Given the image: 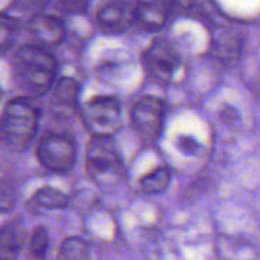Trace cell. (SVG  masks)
I'll list each match as a JSON object with an SVG mask.
<instances>
[{"instance_id":"obj_14","label":"cell","mask_w":260,"mask_h":260,"mask_svg":"<svg viewBox=\"0 0 260 260\" xmlns=\"http://www.w3.org/2000/svg\"><path fill=\"white\" fill-rule=\"evenodd\" d=\"M57 260H89V248L80 237H68L63 240Z\"/></svg>"},{"instance_id":"obj_12","label":"cell","mask_w":260,"mask_h":260,"mask_svg":"<svg viewBox=\"0 0 260 260\" xmlns=\"http://www.w3.org/2000/svg\"><path fill=\"white\" fill-rule=\"evenodd\" d=\"M29 204L40 210H57L68 205V198L54 187H43L32 196Z\"/></svg>"},{"instance_id":"obj_1","label":"cell","mask_w":260,"mask_h":260,"mask_svg":"<svg viewBox=\"0 0 260 260\" xmlns=\"http://www.w3.org/2000/svg\"><path fill=\"white\" fill-rule=\"evenodd\" d=\"M14 78L17 86L31 96L45 95L55 78L57 61L42 46L25 45L13 60Z\"/></svg>"},{"instance_id":"obj_3","label":"cell","mask_w":260,"mask_h":260,"mask_svg":"<svg viewBox=\"0 0 260 260\" xmlns=\"http://www.w3.org/2000/svg\"><path fill=\"white\" fill-rule=\"evenodd\" d=\"M86 166L90 176L101 184L115 182L124 173L121 155L113 138L109 135H93L87 147Z\"/></svg>"},{"instance_id":"obj_6","label":"cell","mask_w":260,"mask_h":260,"mask_svg":"<svg viewBox=\"0 0 260 260\" xmlns=\"http://www.w3.org/2000/svg\"><path fill=\"white\" fill-rule=\"evenodd\" d=\"M37 158L48 170L54 173H66L77 161V146L68 135L51 134L40 141Z\"/></svg>"},{"instance_id":"obj_2","label":"cell","mask_w":260,"mask_h":260,"mask_svg":"<svg viewBox=\"0 0 260 260\" xmlns=\"http://www.w3.org/2000/svg\"><path fill=\"white\" fill-rule=\"evenodd\" d=\"M39 109L26 98L11 100L0 115V141L13 150H25L39 128Z\"/></svg>"},{"instance_id":"obj_10","label":"cell","mask_w":260,"mask_h":260,"mask_svg":"<svg viewBox=\"0 0 260 260\" xmlns=\"http://www.w3.org/2000/svg\"><path fill=\"white\" fill-rule=\"evenodd\" d=\"M134 10L137 23L147 31H159L167 22L169 7L162 0H138Z\"/></svg>"},{"instance_id":"obj_18","label":"cell","mask_w":260,"mask_h":260,"mask_svg":"<svg viewBox=\"0 0 260 260\" xmlns=\"http://www.w3.org/2000/svg\"><path fill=\"white\" fill-rule=\"evenodd\" d=\"M17 199V193L14 185L0 176V213H8L14 208Z\"/></svg>"},{"instance_id":"obj_20","label":"cell","mask_w":260,"mask_h":260,"mask_svg":"<svg viewBox=\"0 0 260 260\" xmlns=\"http://www.w3.org/2000/svg\"><path fill=\"white\" fill-rule=\"evenodd\" d=\"M167 5H169L173 11L182 14V13H187V11L191 8L193 0H167Z\"/></svg>"},{"instance_id":"obj_17","label":"cell","mask_w":260,"mask_h":260,"mask_svg":"<svg viewBox=\"0 0 260 260\" xmlns=\"http://www.w3.org/2000/svg\"><path fill=\"white\" fill-rule=\"evenodd\" d=\"M17 22L11 16L0 14V49H7L16 39L17 34Z\"/></svg>"},{"instance_id":"obj_7","label":"cell","mask_w":260,"mask_h":260,"mask_svg":"<svg viewBox=\"0 0 260 260\" xmlns=\"http://www.w3.org/2000/svg\"><path fill=\"white\" fill-rule=\"evenodd\" d=\"M144 63L152 77L161 81H172L179 71L182 60L173 43L166 39H158L146 49Z\"/></svg>"},{"instance_id":"obj_21","label":"cell","mask_w":260,"mask_h":260,"mask_svg":"<svg viewBox=\"0 0 260 260\" xmlns=\"http://www.w3.org/2000/svg\"><path fill=\"white\" fill-rule=\"evenodd\" d=\"M29 2H32V4H37V5H42V4H46L48 0H29Z\"/></svg>"},{"instance_id":"obj_19","label":"cell","mask_w":260,"mask_h":260,"mask_svg":"<svg viewBox=\"0 0 260 260\" xmlns=\"http://www.w3.org/2000/svg\"><path fill=\"white\" fill-rule=\"evenodd\" d=\"M60 4L64 11L71 14H81L86 11L89 0H60Z\"/></svg>"},{"instance_id":"obj_11","label":"cell","mask_w":260,"mask_h":260,"mask_svg":"<svg viewBox=\"0 0 260 260\" xmlns=\"http://www.w3.org/2000/svg\"><path fill=\"white\" fill-rule=\"evenodd\" d=\"M25 242V230L14 220L0 226V260H14Z\"/></svg>"},{"instance_id":"obj_16","label":"cell","mask_w":260,"mask_h":260,"mask_svg":"<svg viewBox=\"0 0 260 260\" xmlns=\"http://www.w3.org/2000/svg\"><path fill=\"white\" fill-rule=\"evenodd\" d=\"M80 93V86L74 78H61L54 87V96L58 103L74 106Z\"/></svg>"},{"instance_id":"obj_5","label":"cell","mask_w":260,"mask_h":260,"mask_svg":"<svg viewBox=\"0 0 260 260\" xmlns=\"http://www.w3.org/2000/svg\"><path fill=\"white\" fill-rule=\"evenodd\" d=\"M130 122L144 144L156 143L164 122V106L153 96H141L130 110Z\"/></svg>"},{"instance_id":"obj_9","label":"cell","mask_w":260,"mask_h":260,"mask_svg":"<svg viewBox=\"0 0 260 260\" xmlns=\"http://www.w3.org/2000/svg\"><path fill=\"white\" fill-rule=\"evenodd\" d=\"M28 29L42 46H57L64 37L63 23L48 14H37L32 17Z\"/></svg>"},{"instance_id":"obj_13","label":"cell","mask_w":260,"mask_h":260,"mask_svg":"<svg viewBox=\"0 0 260 260\" xmlns=\"http://www.w3.org/2000/svg\"><path fill=\"white\" fill-rule=\"evenodd\" d=\"M170 178H172V175L167 167H158L153 172L143 176L140 181V185L146 193L156 194L167 188V185L170 184Z\"/></svg>"},{"instance_id":"obj_4","label":"cell","mask_w":260,"mask_h":260,"mask_svg":"<svg viewBox=\"0 0 260 260\" xmlns=\"http://www.w3.org/2000/svg\"><path fill=\"white\" fill-rule=\"evenodd\" d=\"M83 119L93 135L112 137L121 127V104L115 96H93L83 109Z\"/></svg>"},{"instance_id":"obj_22","label":"cell","mask_w":260,"mask_h":260,"mask_svg":"<svg viewBox=\"0 0 260 260\" xmlns=\"http://www.w3.org/2000/svg\"><path fill=\"white\" fill-rule=\"evenodd\" d=\"M2 95H4V92H2V89H0V100H2Z\"/></svg>"},{"instance_id":"obj_8","label":"cell","mask_w":260,"mask_h":260,"mask_svg":"<svg viewBox=\"0 0 260 260\" xmlns=\"http://www.w3.org/2000/svg\"><path fill=\"white\" fill-rule=\"evenodd\" d=\"M98 25L106 32H121L135 20V10L130 8L124 0H110L96 13Z\"/></svg>"},{"instance_id":"obj_15","label":"cell","mask_w":260,"mask_h":260,"mask_svg":"<svg viewBox=\"0 0 260 260\" xmlns=\"http://www.w3.org/2000/svg\"><path fill=\"white\" fill-rule=\"evenodd\" d=\"M49 248V231L46 226H37L29 239V258L45 260Z\"/></svg>"}]
</instances>
